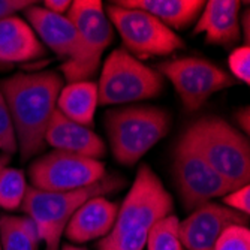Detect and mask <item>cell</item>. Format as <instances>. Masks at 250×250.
I'll use <instances>...</instances> for the list:
<instances>
[{
  "instance_id": "cell-26",
  "label": "cell",
  "mask_w": 250,
  "mask_h": 250,
  "mask_svg": "<svg viewBox=\"0 0 250 250\" xmlns=\"http://www.w3.org/2000/svg\"><path fill=\"white\" fill-rule=\"evenodd\" d=\"M222 199H223L225 207H228L237 213H241L244 216H249V213H250V188H249V185L234 189L228 195H225Z\"/></svg>"
},
{
  "instance_id": "cell-29",
  "label": "cell",
  "mask_w": 250,
  "mask_h": 250,
  "mask_svg": "<svg viewBox=\"0 0 250 250\" xmlns=\"http://www.w3.org/2000/svg\"><path fill=\"white\" fill-rule=\"evenodd\" d=\"M249 111H250L249 106H244V108L238 109L237 116H235L237 123L240 125V127L244 130L246 135H249V130H250V112Z\"/></svg>"
},
{
  "instance_id": "cell-23",
  "label": "cell",
  "mask_w": 250,
  "mask_h": 250,
  "mask_svg": "<svg viewBox=\"0 0 250 250\" xmlns=\"http://www.w3.org/2000/svg\"><path fill=\"white\" fill-rule=\"evenodd\" d=\"M17 150L18 143L14 123L11 119V112L2 92H0V151L12 156L17 153Z\"/></svg>"
},
{
  "instance_id": "cell-20",
  "label": "cell",
  "mask_w": 250,
  "mask_h": 250,
  "mask_svg": "<svg viewBox=\"0 0 250 250\" xmlns=\"http://www.w3.org/2000/svg\"><path fill=\"white\" fill-rule=\"evenodd\" d=\"M41 237L36 225L27 216H0L2 250H39Z\"/></svg>"
},
{
  "instance_id": "cell-18",
  "label": "cell",
  "mask_w": 250,
  "mask_h": 250,
  "mask_svg": "<svg viewBox=\"0 0 250 250\" xmlns=\"http://www.w3.org/2000/svg\"><path fill=\"white\" fill-rule=\"evenodd\" d=\"M112 3L141 9L171 30H185L189 27L206 5L202 0H117Z\"/></svg>"
},
{
  "instance_id": "cell-19",
  "label": "cell",
  "mask_w": 250,
  "mask_h": 250,
  "mask_svg": "<svg viewBox=\"0 0 250 250\" xmlns=\"http://www.w3.org/2000/svg\"><path fill=\"white\" fill-rule=\"evenodd\" d=\"M98 106V84L78 81L63 85L57 98V111L81 126L92 129Z\"/></svg>"
},
{
  "instance_id": "cell-33",
  "label": "cell",
  "mask_w": 250,
  "mask_h": 250,
  "mask_svg": "<svg viewBox=\"0 0 250 250\" xmlns=\"http://www.w3.org/2000/svg\"><path fill=\"white\" fill-rule=\"evenodd\" d=\"M12 67V64H8V63H0V72H5V71H9Z\"/></svg>"
},
{
  "instance_id": "cell-6",
  "label": "cell",
  "mask_w": 250,
  "mask_h": 250,
  "mask_svg": "<svg viewBox=\"0 0 250 250\" xmlns=\"http://www.w3.org/2000/svg\"><path fill=\"white\" fill-rule=\"evenodd\" d=\"M66 17L78 32L80 54L75 60L64 62L60 66L63 80L67 84L88 81L96 74L104 51L114 39V27L99 0H75Z\"/></svg>"
},
{
  "instance_id": "cell-3",
  "label": "cell",
  "mask_w": 250,
  "mask_h": 250,
  "mask_svg": "<svg viewBox=\"0 0 250 250\" xmlns=\"http://www.w3.org/2000/svg\"><path fill=\"white\" fill-rule=\"evenodd\" d=\"M234 188L250 181V144L247 136L217 116H204L190 123L180 138Z\"/></svg>"
},
{
  "instance_id": "cell-14",
  "label": "cell",
  "mask_w": 250,
  "mask_h": 250,
  "mask_svg": "<svg viewBox=\"0 0 250 250\" xmlns=\"http://www.w3.org/2000/svg\"><path fill=\"white\" fill-rule=\"evenodd\" d=\"M240 8L238 0H210L204 5L193 35L204 33L206 42L231 48L240 41Z\"/></svg>"
},
{
  "instance_id": "cell-10",
  "label": "cell",
  "mask_w": 250,
  "mask_h": 250,
  "mask_svg": "<svg viewBox=\"0 0 250 250\" xmlns=\"http://www.w3.org/2000/svg\"><path fill=\"white\" fill-rule=\"evenodd\" d=\"M105 165L96 159L53 150L29 167L30 186L43 192H69L98 183L105 177Z\"/></svg>"
},
{
  "instance_id": "cell-9",
  "label": "cell",
  "mask_w": 250,
  "mask_h": 250,
  "mask_svg": "<svg viewBox=\"0 0 250 250\" xmlns=\"http://www.w3.org/2000/svg\"><path fill=\"white\" fill-rule=\"evenodd\" d=\"M156 71L172 83L185 109L190 112L202 108L211 95L238 83L222 67L201 57L162 62Z\"/></svg>"
},
{
  "instance_id": "cell-34",
  "label": "cell",
  "mask_w": 250,
  "mask_h": 250,
  "mask_svg": "<svg viewBox=\"0 0 250 250\" xmlns=\"http://www.w3.org/2000/svg\"><path fill=\"white\" fill-rule=\"evenodd\" d=\"M0 250H2V246H0Z\"/></svg>"
},
{
  "instance_id": "cell-22",
  "label": "cell",
  "mask_w": 250,
  "mask_h": 250,
  "mask_svg": "<svg viewBox=\"0 0 250 250\" xmlns=\"http://www.w3.org/2000/svg\"><path fill=\"white\" fill-rule=\"evenodd\" d=\"M27 188L24 172L6 167L0 172V208L6 211L20 210Z\"/></svg>"
},
{
  "instance_id": "cell-28",
  "label": "cell",
  "mask_w": 250,
  "mask_h": 250,
  "mask_svg": "<svg viewBox=\"0 0 250 250\" xmlns=\"http://www.w3.org/2000/svg\"><path fill=\"white\" fill-rule=\"evenodd\" d=\"M71 5H72L71 0H45L43 2L45 9L57 15H66Z\"/></svg>"
},
{
  "instance_id": "cell-7",
  "label": "cell",
  "mask_w": 250,
  "mask_h": 250,
  "mask_svg": "<svg viewBox=\"0 0 250 250\" xmlns=\"http://www.w3.org/2000/svg\"><path fill=\"white\" fill-rule=\"evenodd\" d=\"M164 77L135 59L125 48L112 51L98 83V105H122L156 98L164 90Z\"/></svg>"
},
{
  "instance_id": "cell-5",
  "label": "cell",
  "mask_w": 250,
  "mask_h": 250,
  "mask_svg": "<svg viewBox=\"0 0 250 250\" xmlns=\"http://www.w3.org/2000/svg\"><path fill=\"white\" fill-rule=\"evenodd\" d=\"M105 127L112 156L122 165H135L171 129L169 112L159 106L132 105L106 112Z\"/></svg>"
},
{
  "instance_id": "cell-31",
  "label": "cell",
  "mask_w": 250,
  "mask_h": 250,
  "mask_svg": "<svg viewBox=\"0 0 250 250\" xmlns=\"http://www.w3.org/2000/svg\"><path fill=\"white\" fill-rule=\"evenodd\" d=\"M11 162V156L6 153H0V172H2Z\"/></svg>"
},
{
  "instance_id": "cell-21",
  "label": "cell",
  "mask_w": 250,
  "mask_h": 250,
  "mask_svg": "<svg viewBox=\"0 0 250 250\" xmlns=\"http://www.w3.org/2000/svg\"><path fill=\"white\" fill-rule=\"evenodd\" d=\"M147 250H186L180 238V220L168 214L157 220L147 237Z\"/></svg>"
},
{
  "instance_id": "cell-2",
  "label": "cell",
  "mask_w": 250,
  "mask_h": 250,
  "mask_svg": "<svg viewBox=\"0 0 250 250\" xmlns=\"http://www.w3.org/2000/svg\"><path fill=\"white\" fill-rule=\"evenodd\" d=\"M172 210L174 199L162 180L147 164H141L119 207L114 226L98 241V250H144L153 225L172 214Z\"/></svg>"
},
{
  "instance_id": "cell-13",
  "label": "cell",
  "mask_w": 250,
  "mask_h": 250,
  "mask_svg": "<svg viewBox=\"0 0 250 250\" xmlns=\"http://www.w3.org/2000/svg\"><path fill=\"white\" fill-rule=\"evenodd\" d=\"M24 17L39 41L64 62H72L80 54V38L75 26L66 15H57L43 6L32 5Z\"/></svg>"
},
{
  "instance_id": "cell-27",
  "label": "cell",
  "mask_w": 250,
  "mask_h": 250,
  "mask_svg": "<svg viewBox=\"0 0 250 250\" xmlns=\"http://www.w3.org/2000/svg\"><path fill=\"white\" fill-rule=\"evenodd\" d=\"M36 5L33 0H0V20L15 15L20 11H24L29 6Z\"/></svg>"
},
{
  "instance_id": "cell-1",
  "label": "cell",
  "mask_w": 250,
  "mask_h": 250,
  "mask_svg": "<svg viewBox=\"0 0 250 250\" xmlns=\"http://www.w3.org/2000/svg\"><path fill=\"white\" fill-rule=\"evenodd\" d=\"M62 88L63 77L56 71L20 72L0 81L22 161H29L47 146L45 132L57 109Z\"/></svg>"
},
{
  "instance_id": "cell-32",
  "label": "cell",
  "mask_w": 250,
  "mask_h": 250,
  "mask_svg": "<svg viewBox=\"0 0 250 250\" xmlns=\"http://www.w3.org/2000/svg\"><path fill=\"white\" fill-rule=\"evenodd\" d=\"M59 250H85V249H81V247H77V246H72V244H64Z\"/></svg>"
},
{
  "instance_id": "cell-11",
  "label": "cell",
  "mask_w": 250,
  "mask_h": 250,
  "mask_svg": "<svg viewBox=\"0 0 250 250\" xmlns=\"http://www.w3.org/2000/svg\"><path fill=\"white\" fill-rule=\"evenodd\" d=\"M172 171L178 195L188 211L196 210L214 198H223L235 189L181 140L174 150Z\"/></svg>"
},
{
  "instance_id": "cell-17",
  "label": "cell",
  "mask_w": 250,
  "mask_h": 250,
  "mask_svg": "<svg viewBox=\"0 0 250 250\" xmlns=\"http://www.w3.org/2000/svg\"><path fill=\"white\" fill-rule=\"evenodd\" d=\"M45 54L47 48L24 18L11 15L0 20V63H24Z\"/></svg>"
},
{
  "instance_id": "cell-30",
  "label": "cell",
  "mask_w": 250,
  "mask_h": 250,
  "mask_svg": "<svg viewBox=\"0 0 250 250\" xmlns=\"http://www.w3.org/2000/svg\"><path fill=\"white\" fill-rule=\"evenodd\" d=\"M249 9L243 14V17H240V30L244 36V41L246 43L244 45H249V39H250V17H249Z\"/></svg>"
},
{
  "instance_id": "cell-24",
  "label": "cell",
  "mask_w": 250,
  "mask_h": 250,
  "mask_svg": "<svg viewBox=\"0 0 250 250\" xmlns=\"http://www.w3.org/2000/svg\"><path fill=\"white\" fill-rule=\"evenodd\" d=\"M213 250H250L249 226L232 225L217 238Z\"/></svg>"
},
{
  "instance_id": "cell-8",
  "label": "cell",
  "mask_w": 250,
  "mask_h": 250,
  "mask_svg": "<svg viewBox=\"0 0 250 250\" xmlns=\"http://www.w3.org/2000/svg\"><path fill=\"white\" fill-rule=\"evenodd\" d=\"M105 12L112 27L117 29L125 50L138 60L169 56L186 47L174 30L141 9L111 3Z\"/></svg>"
},
{
  "instance_id": "cell-4",
  "label": "cell",
  "mask_w": 250,
  "mask_h": 250,
  "mask_svg": "<svg viewBox=\"0 0 250 250\" xmlns=\"http://www.w3.org/2000/svg\"><path fill=\"white\" fill-rule=\"evenodd\" d=\"M123 186L125 178L119 174H106L92 186L69 192H43L29 186L20 210L36 225L45 250H59L67 222L85 201L117 192Z\"/></svg>"
},
{
  "instance_id": "cell-16",
  "label": "cell",
  "mask_w": 250,
  "mask_h": 250,
  "mask_svg": "<svg viewBox=\"0 0 250 250\" xmlns=\"http://www.w3.org/2000/svg\"><path fill=\"white\" fill-rule=\"evenodd\" d=\"M117 211V204L106 199L105 196L88 199L67 222L64 235L69 241L77 244L102 240L114 226Z\"/></svg>"
},
{
  "instance_id": "cell-15",
  "label": "cell",
  "mask_w": 250,
  "mask_h": 250,
  "mask_svg": "<svg viewBox=\"0 0 250 250\" xmlns=\"http://www.w3.org/2000/svg\"><path fill=\"white\" fill-rule=\"evenodd\" d=\"M45 144L54 150L80 154L96 161H101L106 153L105 143L101 136L92 129L66 119L57 109L45 132Z\"/></svg>"
},
{
  "instance_id": "cell-25",
  "label": "cell",
  "mask_w": 250,
  "mask_h": 250,
  "mask_svg": "<svg viewBox=\"0 0 250 250\" xmlns=\"http://www.w3.org/2000/svg\"><path fill=\"white\" fill-rule=\"evenodd\" d=\"M228 66L231 69V77L244 84L250 83V48L249 45H241L232 50L228 57Z\"/></svg>"
},
{
  "instance_id": "cell-12",
  "label": "cell",
  "mask_w": 250,
  "mask_h": 250,
  "mask_svg": "<svg viewBox=\"0 0 250 250\" xmlns=\"http://www.w3.org/2000/svg\"><path fill=\"white\" fill-rule=\"evenodd\" d=\"M232 225L249 226V216L223 204L207 202L180 222V238L186 250H213L217 238Z\"/></svg>"
}]
</instances>
